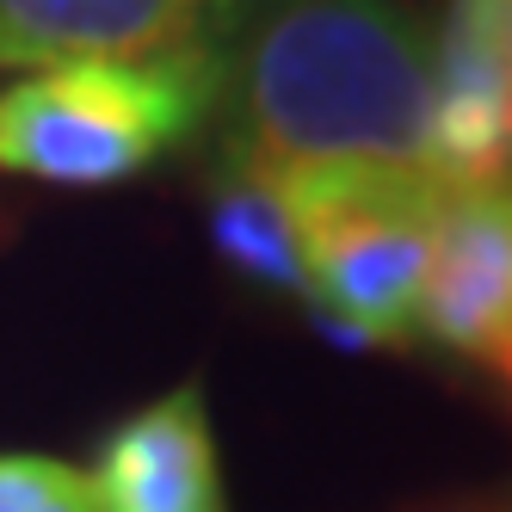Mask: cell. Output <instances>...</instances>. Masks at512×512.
Instances as JSON below:
<instances>
[{"label":"cell","instance_id":"1","mask_svg":"<svg viewBox=\"0 0 512 512\" xmlns=\"http://www.w3.org/2000/svg\"><path fill=\"white\" fill-rule=\"evenodd\" d=\"M223 173H432V38L401 0H272L229 50Z\"/></svg>","mask_w":512,"mask_h":512},{"label":"cell","instance_id":"2","mask_svg":"<svg viewBox=\"0 0 512 512\" xmlns=\"http://www.w3.org/2000/svg\"><path fill=\"white\" fill-rule=\"evenodd\" d=\"M229 56L50 62L0 87V173L99 192L161 167L216 118Z\"/></svg>","mask_w":512,"mask_h":512},{"label":"cell","instance_id":"3","mask_svg":"<svg viewBox=\"0 0 512 512\" xmlns=\"http://www.w3.org/2000/svg\"><path fill=\"white\" fill-rule=\"evenodd\" d=\"M297 223L309 303L340 340L395 346L420 327L432 216L445 179L432 173H309L272 186Z\"/></svg>","mask_w":512,"mask_h":512},{"label":"cell","instance_id":"4","mask_svg":"<svg viewBox=\"0 0 512 512\" xmlns=\"http://www.w3.org/2000/svg\"><path fill=\"white\" fill-rule=\"evenodd\" d=\"M272 0H0V68L229 56Z\"/></svg>","mask_w":512,"mask_h":512},{"label":"cell","instance_id":"5","mask_svg":"<svg viewBox=\"0 0 512 512\" xmlns=\"http://www.w3.org/2000/svg\"><path fill=\"white\" fill-rule=\"evenodd\" d=\"M414 334L457 358H494L512 334V179L445 186Z\"/></svg>","mask_w":512,"mask_h":512},{"label":"cell","instance_id":"6","mask_svg":"<svg viewBox=\"0 0 512 512\" xmlns=\"http://www.w3.org/2000/svg\"><path fill=\"white\" fill-rule=\"evenodd\" d=\"M87 488L99 512H229L223 463L198 383L167 389L99 438Z\"/></svg>","mask_w":512,"mask_h":512},{"label":"cell","instance_id":"7","mask_svg":"<svg viewBox=\"0 0 512 512\" xmlns=\"http://www.w3.org/2000/svg\"><path fill=\"white\" fill-rule=\"evenodd\" d=\"M432 179L506 186L512 179V50L482 25L445 13L432 44Z\"/></svg>","mask_w":512,"mask_h":512},{"label":"cell","instance_id":"8","mask_svg":"<svg viewBox=\"0 0 512 512\" xmlns=\"http://www.w3.org/2000/svg\"><path fill=\"white\" fill-rule=\"evenodd\" d=\"M210 241L247 284L278 290V297H309L297 223H290L284 198L266 186V179L223 173V192L210 204Z\"/></svg>","mask_w":512,"mask_h":512},{"label":"cell","instance_id":"9","mask_svg":"<svg viewBox=\"0 0 512 512\" xmlns=\"http://www.w3.org/2000/svg\"><path fill=\"white\" fill-rule=\"evenodd\" d=\"M0 512H99V500L62 457H0Z\"/></svg>","mask_w":512,"mask_h":512},{"label":"cell","instance_id":"10","mask_svg":"<svg viewBox=\"0 0 512 512\" xmlns=\"http://www.w3.org/2000/svg\"><path fill=\"white\" fill-rule=\"evenodd\" d=\"M451 13L469 19V25H482L488 38H500L512 50V0H451Z\"/></svg>","mask_w":512,"mask_h":512},{"label":"cell","instance_id":"11","mask_svg":"<svg viewBox=\"0 0 512 512\" xmlns=\"http://www.w3.org/2000/svg\"><path fill=\"white\" fill-rule=\"evenodd\" d=\"M488 364H494V371H500V377H506V383H512V334H506V340H500V352H494V358H488Z\"/></svg>","mask_w":512,"mask_h":512}]
</instances>
